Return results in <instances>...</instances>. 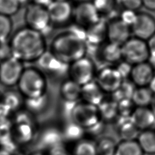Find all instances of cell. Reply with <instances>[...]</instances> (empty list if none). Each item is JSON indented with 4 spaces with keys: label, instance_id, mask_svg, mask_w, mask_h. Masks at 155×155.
<instances>
[{
    "label": "cell",
    "instance_id": "1",
    "mask_svg": "<svg viewBox=\"0 0 155 155\" xmlns=\"http://www.w3.org/2000/svg\"><path fill=\"white\" fill-rule=\"evenodd\" d=\"M85 28L76 24L53 37L48 50L61 62L68 65L86 56Z\"/></svg>",
    "mask_w": 155,
    "mask_h": 155
},
{
    "label": "cell",
    "instance_id": "2",
    "mask_svg": "<svg viewBox=\"0 0 155 155\" xmlns=\"http://www.w3.org/2000/svg\"><path fill=\"white\" fill-rule=\"evenodd\" d=\"M8 42L12 56L24 64L36 62L47 50L45 36L26 26L13 32Z\"/></svg>",
    "mask_w": 155,
    "mask_h": 155
},
{
    "label": "cell",
    "instance_id": "3",
    "mask_svg": "<svg viewBox=\"0 0 155 155\" xmlns=\"http://www.w3.org/2000/svg\"><path fill=\"white\" fill-rule=\"evenodd\" d=\"M47 76L36 67H25L16 85L25 99H34L47 94Z\"/></svg>",
    "mask_w": 155,
    "mask_h": 155
},
{
    "label": "cell",
    "instance_id": "4",
    "mask_svg": "<svg viewBox=\"0 0 155 155\" xmlns=\"http://www.w3.org/2000/svg\"><path fill=\"white\" fill-rule=\"evenodd\" d=\"M70 114L71 122L84 130L90 129L100 122L97 107L82 101L73 105Z\"/></svg>",
    "mask_w": 155,
    "mask_h": 155
},
{
    "label": "cell",
    "instance_id": "5",
    "mask_svg": "<svg viewBox=\"0 0 155 155\" xmlns=\"http://www.w3.org/2000/svg\"><path fill=\"white\" fill-rule=\"evenodd\" d=\"M24 21L26 27L41 33H45L51 24L47 7L30 2L27 4L24 12Z\"/></svg>",
    "mask_w": 155,
    "mask_h": 155
},
{
    "label": "cell",
    "instance_id": "6",
    "mask_svg": "<svg viewBox=\"0 0 155 155\" xmlns=\"http://www.w3.org/2000/svg\"><path fill=\"white\" fill-rule=\"evenodd\" d=\"M67 75L81 86L94 81L96 75L95 65L93 61L85 56L68 65Z\"/></svg>",
    "mask_w": 155,
    "mask_h": 155
},
{
    "label": "cell",
    "instance_id": "7",
    "mask_svg": "<svg viewBox=\"0 0 155 155\" xmlns=\"http://www.w3.org/2000/svg\"><path fill=\"white\" fill-rule=\"evenodd\" d=\"M122 58L132 65L147 62L150 58L145 41L130 38L121 46Z\"/></svg>",
    "mask_w": 155,
    "mask_h": 155
},
{
    "label": "cell",
    "instance_id": "8",
    "mask_svg": "<svg viewBox=\"0 0 155 155\" xmlns=\"http://www.w3.org/2000/svg\"><path fill=\"white\" fill-rule=\"evenodd\" d=\"M73 7L70 0H53L47 7L53 27H62L73 20Z\"/></svg>",
    "mask_w": 155,
    "mask_h": 155
},
{
    "label": "cell",
    "instance_id": "9",
    "mask_svg": "<svg viewBox=\"0 0 155 155\" xmlns=\"http://www.w3.org/2000/svg\"><path fill=\"white\" fill-rule=\"evenodd\" d=\"M24 68V64L14 57L0 62V83L10 88L16 86Z\"/></svg>",
    "mask_w": 155,
    "mask_h": 155
},
{
    "label": "cell",
    "instance_id": "10",
    "mask_svg": "<svg viewBox=\"0 0 155 155\" xmlns=\"http://www.w3.org/2000/svg\"><path fill=\"white\" fill-rule=\"evenodd\" d=\"M101 19L91 2L76 4L73 7V20L74 24L87 28Z\"/></svg>",
    "mask_w": 155,
    "mask_h": 155
},
{
    "label": "cell",
    "instance_id": "11",
    "mask_svg": "<svg viewBox=\"0 0 155 155\" xmlns=\"http://www.w3.org/2000/svg\"><path fill=\"white\" fill-rule=\"evenodd\" d=\"M123 80L115 67H105L96 74L95 81L104 93H113L119 88Z\"/></svg>",
    "mask_w": 155,
    "mask_h": 155
},
{
    "label": "cell",
    "instance_id": "12",
    "mask_svg": "<svg viewBox=\"0 0 155 155\" xmlns=\"http://www.w3.org/2000/svg\"><path fill=\"white\" fill-rule=\"evenodd\" d=\"M130 28L134 37L146 41L155 33V18L147 13H137Z\"/></svg>",
    "mask_w": 155,
    "mask_h": 155
},
{
    "label": "cell",
    "instance_id": "13",
    "mask_svg": "<svg viewBox=\"0 0 155 155\" xmlns=\"http://www.w3.org/2000/svg\"><path fill=\"white\" fill-rule=\"evenodd\" d=\"M36 67L43 73L53 76H62L67 74L68 65L57 59L47 50L35 62Z\"/></svg>",
    "mask_w": 155,
    "mask_h": 155
},
{
    "label": "cell",
    "instance_id": "14",
    "mask_svg": "<svg viewBox=\"0 0 155 155\" xmlns=\"http://www.w3.org/2000/svg\"><path fill=\"white\" fill-rule=\"evenodd\" d=\"M130 27L120 19L107 24V39L109 42L122 46L130 38Z\"/></svg>",
    "mask_w": 155,
    "mask_h": 155
},
{
    "label": "cell",
    "instance_id": "15",
    "mask_svg": "<svg viewBox=\"0 0 155 155\" xmlns=\"http://www.w3.org/2000/svg\"><path fill=\"white\" fill-rule=\"evenodd\" d=\"M155 73L151 64L147 61L133 65L130 78L137 87H148Z\"/></svg>",
    "mask_w": 155,
    "mask_h": 155
},
{
    "label": "cell",
    "instance_id": "16",
    "mask_svg": "<svg viewBox=\"0 0 155 155\" xmlns=\"http://www.w3.org/2000/svg\"><path fill=\"white\" fill-rule=\"evenodd\" d=\"M86 42L93 45H101L107 39V24L102 19L86 28Z\"/></svg>",
    "mask_w": 155,
    "mask_h": 155
},
{
    "label": "cell",
    "instance_id": "17",
    "mask_svg": "<svg viewBox=\"0 0 155 155\" xmlns=\"http://www.w3.org/2000/svg\"><path fill=\"white\" fill-rule=\"evenodd\" d=\"M130 119L139 130H148L155 122V116L148 107L135 108L130 115Z\"/></svg>",
    "mask_w": 155,
    "mask_h": 155
},
{
    "label": "cell",
    "instance_id": "18",
    "mask_svg": "<svg viewBox=\"0 0 155 155\" xmlns=\"http://www.w3.org/2000/svg\"><path fill=\"white\" fill-rule=\"evenodd\" d=\"M81 99L90 104L97 107L104 99V92L95 81L81 86Z\"/></svg>",
    "mask_w": 155,
    "mask_h": 155
},
{
    "label": "cell",
    "instance_id": "19",
    "mask_svg": "<svg viewBox=\"0 0 155 155\" xmlns=\"http://www.w3.org/2000/svg\"><path fill=\"white\" fill-rule=\"evenodd\" d=\"M59 93L64 101L75 103L81 99V86L67 78L61 82Z\"/></svg>",
    "mask_w": 155,
    "mask_h": 155
},
{
    "label": "cell",
    "instance_id": "20",
    "mask_svg": "<svg viewBox=\"0 0 155 155\" xmlns=\"http://www.w3.org/2000/svg\"><path fill=\"white\" fill-rule=\"evenodd\" d=\"M117 120V128L122 140H132L137 138L139 130L132 123L130 116H119Z\"/></svg>",
    "mask_w": 155,
    "mask_h": 155
},
{
    "label": "cell",
    "instance_id": "21",
    "mask_svg": "<svg viewBox=\"0 0 155 155\" xmlns=\"http://www.w3.org/2000/svg\"><path fill=\"white\" fill-rule=\"evenodd\" d=\"M12 139L21 143H27L33 136V128L31 121L16 122L12 130Z\"/></svg>",
    "mask_w": 155,
    "mask_h": 155
},
{
    "label": "cell",
    "instance_id": "22",
    "mask_svg": "<svg viewBox=\"0 0 155 155\" xmlns=\"http://www.w3.org/2000/svg\"><path fill=\"white\" fill-rule=\"evenodd\" d=\"M153 96V93L148 87H137L133 92L131 101L137 107H147L150 105Z\"/></svg>",
    "mask_w": 155,
    "mask_h": 155
},
{
    "label": "cell",
    "instance_id": "23",
    "mask_svg": "<svg viewBox=\"0 0 155 155\" xmlns=\"http://www.w3.org/2000/svg\"><path fill=\"white\" fill-rule=\"evenodd\" d=\"M137 142L143 153L155 154V131L145 130L140 132L137 137Z\"/></svg>",
    "mask_w": 155,
    "mask_h": 155
},
{
    "label": "cell",
    "instance_id": "24",
    "mask_svg": "<svg viewBox=\"0 0 155 155\" xmlns=\"http://www.w3.org/2000/svg\"><path fill=\"white\" fill-rule=\"evenodd\" d=\"M101 58L107 62H118L122 58L121 46L108 42L104 44L101 49Z\"/></svg>",
    "mask_w": 155,
    "mask_h": 155
},
{
    "label": "cell",
    "instance_id": "25",
    "mask_svg": "<svg viewBox=\"0 0 155 155\" xmlns=\"http://www.w3.org/2000/svg\"><path fill=\"white\" fill-rule=\"evenodd\" d=\"M100 117L105 120H111L118 116L117 103L112 99H103L97 106Z\"/></svg>",
    "mask_w": 155,
    "mask_h": 155
},
{
    "label": "cell",
    "instance_id": "26",
    "mask_svg": "<svg viewBox=\"0 0 155 155\" xmlns=\"http://www.w3.org/2000/svg\"><path fill=\"white\" fill-rule=\"evenodd\" d=\"M137 140H122L116 145L114 155H143Z\"/></svg>",
    "mask_w": 155,
    "mask_h": 155
},
{
    "label": "cell",
    "instance_id": "27",
    "mask_svg": "<svg viewBox=\"0 0 155 155\" xmlns=\"http://www.w3.org/2000/svg\"><path fill=\"white\" fill-rule=\"evenodd\" d=\"M135 85L128 79H124L119 88L112 94L111 99L117 103L125 99H131L132 95L136 88Z\"/></svg>",
    "mask_w": 155,
    "mask_h": 155
},
{
    "label": "cell",
    "instance_id": "28",
    "mask_svg": "<svg viewBox=\"0 0 155 155\" xmlns=\"http://www.w3.org/2000/svg\"><path fill=\"white\" fill-rule=\"evenodd\" d=\"M22 97L18 90L10 88L3 93L1 100L12 111L20 107L22 103Z\"/></svg>",
    "mask_w": 155,
    "mask_h": 155
},
{
    "label": "cell",
    "instance_id": "29",
    "mask_svg": "<svg viewBox=\"0 0 155 155\" xmlns=\"http://www.w3.org/2000/svg\"><path fill=\"white\" fill-rule=\"evenodd\" d=\"M13 31V22L10 17L0 15V43L8 42Z\"/></svg>",
    "mask_w": 155,
    "mask_h": 155
},
{
    "label": "cell",
    "instance_id": "30",
    "mask_svg": "<svg viewBox=\"0 0 155 155\" xmlns=\"http://www.w3.org/2000/svg\"><path fill=\"white\" fill-rule=\"evenodd\" d=\"M74 153V155H97L96 143L90 140H81L77 143Z\"/></svg>",
    "mask_w": 155,
    "mask_h": 155
},
{
    "label": "cell",
    "instance_id": "31",
    "mask_svg": "<svg viewBox=\"0 0 155 155\" xmlns=\"http://www.w3.org/2000/svg\"><path fill=\"white\" fill-rule=\"evenodd\" d=\"M116 145L115 142L110 137L101 138L96 143L97 155H114Z\"/></svg>",
    "mask_w": 155,
    "mask_h": 155
},
{
    "label": "cell",
    "instance_id": "32",
    "mask_svg": "<svg viewBox=\"0 0 155 155\" xmlns=\"http://www.w3.org/2000/svg\"><path fill=\"white\" fill-rule=\"evenodd\" d=\"M21 8L16 0H0V15L10 17L16 14Z\"/></svg>",
    "mask_w": 155,
    "mask_h": 155
},
{
    "label": "cell",
    "instance_id": "33",
    "mask_svg": "<svg viewBox=\"0 0 155 155\" xmlns=\"http://www.w3.org/2000/svg\"><path fill=\"white\" fill-rule=\"evenodd\" d=\"M92 4L99 15H107L115 8V0H92Z\"/></svg>",
    "mask_w": 155,
    "mask_h": 155
},
{
    "label": "cell",
    "instance_id": "34",
    "mask_svg": "<svg viewBox=\"0 0 155 155\" xmlns=\"http://www.w3.org/2000/svg\"><path fill=\"white\" fill-rule=\"evenodd\" d=\"M84 131V129L71 122V124L67 126L65 128V137L71 140H78L83 136Z\"/></svg>",
    "mask_w": 155,
    "mask_h": 155
},
{
    "label": "cell",
    "instance_id": "35",
    "mask_svg": "<svg viewBox=\"0 0 155 155\" xmlns=\"http://www.w3.org/2000/svg\"><path fill=\"white\" fill-rule=\"evenodd\" d=\"M134 105L131 99L122 100L117 102L118 115L129 117L134 110Z\"/></svg>",
    "mask_w": 155,
    "mask_h": 155
},
{
    "label": "cell",
    "instance_id": "36",
    "mask_svg": "<svg viewBox=\"0 0 155 155\" xmlns=\"http://www.w3.org/2000/svg\"><path fill=\"white\" fill-rule=\"evenodd\" d=\"M48 96L46 94L38 98L25 99V102L27 107L32 110L38 111L44 107L47 102Z\"/></svg>",
    "mask_w": 155,
    "mask_h": 155
},
{
    "label": "cell",
    "instance_id": "37",
    "mask_svg": "<svg viewBox=\"0 0 155 155\" xmlns=\"http://www.w3.org/2000/svg\"><path fill=\"white\" fill-rule=\"evenodd\" d=\"M137 13L136 11L125 9L122 12L119 19L131 27L136 19Z\"/></svg>",
    "mask_w": 155,
    "mask_h": 155
},
{
    "label": "cell",
    "instance_id": "38",
    "mask_svg": "<svg viewBox=\"0 0 155 155\" xmlns=\"http://www.w3.org/2000/svg\"><path fill=\"white\" fill-rule=\"evenodd\" d=\"M132 67L133 65L131 64L124 60V61L120 62L117 67L115 68L117 69V70L122 76V79L124 80L127 79V78L128 77L130 78Z\"/></svg>",
    "mask_w": 155,
    "mask_h": 155
},
{
    "label": "cell",
    "instance_id": "39",
    "mask_svg": "<svg viewBox=\"0 0 155 155\" xmlns=\"http://www.w3.org/2000/svg\"><path fill=\"white\" fill-rule=\"evenodd\" d=\"M13 57L8 42L0 43V62Z\"/></svg>",
    "mask_w": 155,
    "mask_h": 155
},
{
    "label": "cell",
    "instance_id": "40",
    "mask_svg": "<svg viewBox=\"0 0 155 155\" xmlns=\"http://www.w3.org/2000/svg\"><path fill=\"white\" fill-rule=\"evenodd\" d=\"M125 9L136 11L142 5V0H120Z\"/></svg>",
    "mask_w": 155,
    "mask_h": 155
},
{
    "label": "cell",
    "instance_id": "41",
    "mask_svg": "<svg viewBox=\"0 0 155 155\" xmlns=\"http://www.w3.org/2000/svg\"><path fill=\"white\" fill-rule=\"evenodd\" d=\"M149 53V59L155 61V33L146 41Z\"/></svg>",
    "mask_w": 155,
    "mask_h": 155
},
{
    "label": "cell",
    "instance_id": "42",
    "mask_svg": "<svg viewBox=\"0 0 155 155\" xmlns=\"http://www.w3.org/2000/svg\"><path fill=\"white\" fill-rule=\"evenodd\" d=\"M50 155H69L61 147L54 146L50 152Z\"/></svg>",
    "mask_w": 155,
    "mask_h": 155
},
{
    "label": "cell",
    "instance_id": "43",
    "mask_svg": "<svg viewBox=\"0 0 155 155\" xmlns=\"http://www.w3.org/2000/svg\"><path fill=\"white\" fill-rule=\"evenodd\" d=\"M12 111L3 103L0 104V119H6Z\"/></svg>",
    "mask_w": 155,
    "mask_h": 155
},
{
    "label": "cell",
    "instance_id": "44",
    "mask_svg": "<svg viewBox=\"0 0 155 155\" xmlns=\"http://www.w3.org/2000/svg\"><path fill=\"white\" fill-rule=\"evenodd\" d=\"M142 3L146 8L155 11V0H142Z\"/></svg>",
    "mask_w": 155,
    "mask_h": 155
},
{
    "label": "cell",
    "instance_id": "45",
    "mask_svg": "<svg viewBox=\"0 0 155 155\" xmlns=\"http://www.w3.org/2000/svg\"><path fill=\"white\" fill-rule=\"evenodd\" d=\"M53 1V0H31L30 2L35 4L36 5L47 7Z\"/></svg>",
    "mask_w": 155,
    "mask_h": 155
},
{
    "label": "cell",
    "instance_id": "46",
    "mask_svg": "<svg viewBox=\"0 0 155 155\" xmlns=\"http://www.w3.org/2000/svg\"><path fill=\"white\" fill-rule=\"evenodd\" d=\"M148 87L151 90V91L154 94H155V74L153 78L151 79L150 82L149 83Z\"/></svg>",
    "mask_w": 155,
    "mask_h": 155
},
{
    "label": "cell",
    "instance_id": "47",
    "mask_svg": "<svg viewBox=\"0 0 155 155\" xmlns=\"http://www.w3.org/2000/svg\"><path fill=\"white\" fill-rule=\"evenodd\" d=\"M150 105L151 107L150 109L155 116V94H154V96L153 97V99H152Z\"/></svg>",
    "mask_w": 155,
    "mask_h": 155
},
{
    "label": "cell",
    "instance_id": "48",
    "mask_svg": "<svg viewBox=\"0 0 155 155\" xmlns=\"http://www.w3.org/2000/svg\"><path fill=\"white\" fill-rule=\"evenodd\" d=\"M0 155H10L9 151H7L5 149L0 150Z\"/></svg>",
    "mask_w": 155,
    "mask_h": 155
},
{
    "label": "cell",
    "instance_id": "49",
    "mask_svg": "<svg viewBox=\"0 0 155 155\" xmlns=\"http://www.w3.org/2000/svg\"><path fill=\"white\" fill-rule=\"evenodd\" d=\"M76 4H79V3H83V2H91L92 0H72Z\"/></svg>",
    "mask_w": 155,
    "mask_h": 155
},
{
    "label": "cell",
    "instance_id": "50",
    "mask_svg": "<svg viewBox=\"0 0 155 155\" xmlns=\"http://www.w3.org/2000/svg\"><path fill=\"white\" fill-rule=\"evenodd\" d=\"M18 3L20 4V5L21 6L22 5H24V4H26L28 2L29 0H16Z\"/></svg>",
    "mask_w": 155,
    "mask_h": 155
},
{
    "label": "cell",
    "instance_id": "51",
    "mask_svg": "<svg viewBox=\"0 0 155 155\" xmlns=\"http://www.w3.org/2000/svg\"><path fill=\"white\" fill-rule=\"evenodd\" d=\"M32 155H45V154L43 153H36L33 154Z\"/></svg>",
    "mask_w": 155,
    "mask_h": 155
},
{
    "label": "cell",
    "instance_id": "52",
    "mask_svg": "<svg viewBox=\"0 0 155 155\" xmlns=\"http://www.w3.org/2000/svg\"><path fill=\"white\" fill-rule=\"evenodd\" d=\"M1 97H0V104H1Z\"/></svg>",
    "mask_w": 155,
    "mask_h": 155
}]
</instances>
